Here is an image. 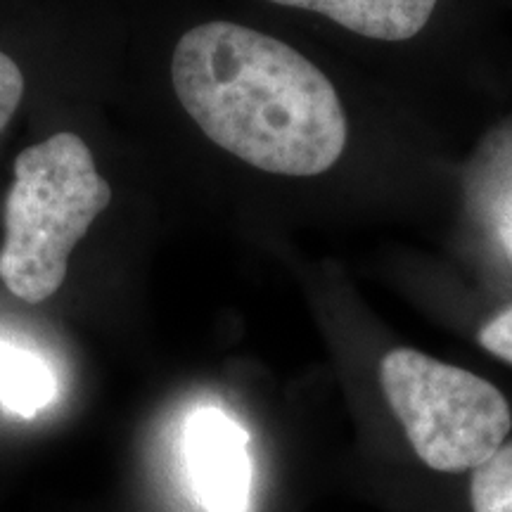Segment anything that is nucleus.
Returning <instances> with one entry per match:
<instances>
[{"label": "nucleus", "mask_w": 512, "mask_h": 512, "mask_svg": "<svg viewBox=\"0 0 512 512\" xmlns=\"http://www.w3.org/2000/svg\"><path fill=\"white\" fill-rule=\"evenodd\" d=\"M171 81L204 136L268 174L320 176L347 145V117L328 76L256 29L207 22L185 31Z\"/></svg>", "instance_id": "f257e3e1"}, {"label": "nucleus", "mask_w": 512, "mask_h": 512, "mask_svg": "<svg viewBox=\"0 0 512 512\" xmlns=\"http://www.w3.org/2000/svg\"><path fill=\"white\" fill-rule=\"evenodd\" d=\"M110 202V183L76 133L60 131L19 152L5 197V287L29 304L55 297L67 278L69 254Z\"/></svg>", "instance_id": "f03ea898"}, {"label": "nucleus", "mask_w": 512, "mask_h": 512, "mask_svg": "<svg viewBox=\"0 0 512 512\" xmlns=\"http://www.w3.org/2000/svg\"><path fill=\"white\" fill-rule=\"evenodd\" d=\"M380 380L413 451L432 470H475L508 439V401L470 370L394 349L382 358Z\"/></svg>", "instance_id": "7ed1b4c3"}, {"label": "nucleus", "mask_w": 512, "mask_h": 512, "mask_svg": "<svg viewBox=\"0 0 512 512\" xmlns=\"http://www.w3.org/2000/svg\"><path fill=\"white\" fill-rule=\"evenodd\" d=\"M185 463L192 494L209 512H249V434L221 408H197L185 422Z\"/></svg>", "instance_id": "20e7f679"}, {"label": "nucleus", "mask_w": 512, "mask_h": 512, "mask_svg": "<svg viewBox=\"0 0 512 512\" xmlns=\"http://www.w3.org/2000/svg\"><path fill=\"white\" fill-rule=\"evenodd\" d=\"M330 17L339 27L377 41H406L425 29L437 0H271Z\"/></svg>", "instance_id": "39448f33"}, {"label": "nucleus", "mask_w": 512, "mask_h": 512, "mask_svg": "<svg viewBox=\"0 0 512 512\" xmlns=\"http://www.w3.org/2000/svg\"><path fill=\"white\" fill-rule=\"evenodd\" d=\"M57 396L53 370L34 351L0 339V406L8 413L34 418Z\"/></svg>", "instance_id": "423d86ee"}, {"label": "nucleus", "mask_w": 512, "mask_h": 512, "mask_svg": "<svg viewBox=\"0 0 512 512\" xmlns=\"http://www.w3.org/2000/svg\"><path fill=\"white\" fill-rule=\"evenodd\" d=\"M472 512H512V441L472 470Z\"/></svg>", "instance_id": "0eeeda50"}, {"label": "nucleus", "mask_w": 512, "mask_h": 512, "mask_svg": "<svg viewBox=\"0 0 512 512\" xmlns=\"http://www.w3.org/2000/svg\"><path fill=\"white\" fill-rule=\"evenodd\" d=\"M24 95V74L10 55L0 50V131L15 117Z\"/></svg>", "instance_id": "6e6552de"}, {"label": "nucleus", "mask_w": 512, "mask_h": 512, "mask_svg": "<svg viewBox=\"0 0 512 512\" xmlns=\"http://www.w3.org/2000/svg\"><path fill=\"white\" fill-rule=\"evenodd\" d=\"M479 344L491 354L512 363V306L491 318L489 323L479 330Z\"/></svg>", "instance_id": "1a4fd4ad"}]
</instances>
